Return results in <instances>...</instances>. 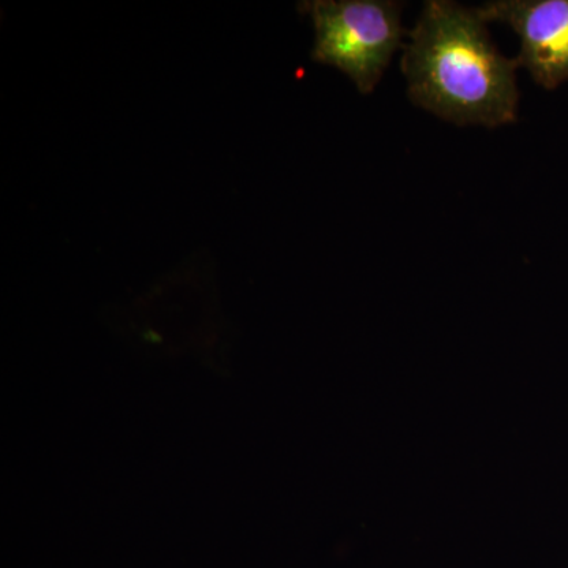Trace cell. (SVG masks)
<instances>
[{"label":"cell","instance_id":"6da1fadb","mask_svg":"<svg viewBox=\"0 0 568 568\" xmlns=\"http://www.w3.org/2000/svg\"><path fill=\"white\" fill-rule=\"evenodd\" d=\"M478 9L428 0L403 48L410 102L443 121L487 129L517 122L518 63L497 50Z\"/></svg>","mask_w":568,"mask_h":568},{"label":"cell","instance_id":"7a4b0ae2","mask_svg":"<svg viewBox=\"0 0 568 568\" xmlns=\"http://www.w3.org/2000/svg\"><path fill=\"white\" fill-rule=\"evenodd\" d=\"M315 28L312 61L335 67L362 95L375 92L405 48L403 6L392 0H306L297 6Z\"/></svg>","mask_w":568,"mask_h":568},{"label":"cell","instance_id":"3957f363","mask_svg":"<svg viewBox=\"0 0 568 568\" xmlns=\"http://www.w3.org/2000/svg\"><path fill=\"white\" fill-rule=\"evenodd\" d=\"M487 22H504L519 37L518 69L552 91L568 81V0H495L478 7Z\"/></svg>","mask_w":568,"mask_h":568}]
</instances>
